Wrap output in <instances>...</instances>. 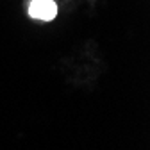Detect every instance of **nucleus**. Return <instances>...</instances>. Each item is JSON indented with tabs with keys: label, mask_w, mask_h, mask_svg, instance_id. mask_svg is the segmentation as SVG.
<instances>
[{
	"label": "nucleus",
	"mask_w": 150,
	"mask_h": 150,
	"mask_svg": "<svg viewBox=\"0 0 150 150\" xmlns=\"http://www.w3.org/2000/svg\"><path fill=\"white\" fill-rule=\"evenodd\" d=\"M27 9L29 16L40 22H52L57 16V4L54 0H30Z\"/></svg>",
	"instance_id": "1"
}]
</instances>
